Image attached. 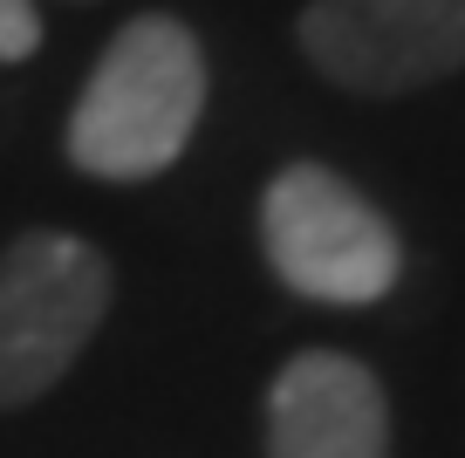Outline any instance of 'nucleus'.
<instances>
[{
    "mask_svg": "<svg viewBox=\"0 0 465 458\" xmlns=\"http://www.w3.org/2000/svg\"><path fill=\"white\" fill-rule=\"evenodd\" d=\"M261 246H267V267L294 294L329 301V308L383 301L397 287V267H404L397 226L349 178H335L329 164H288L267 185Z\"/></svg>",
    "mask_w": 465,
    "mask_h": 458,
    "instance_id": "2",
    "label": "nucleus"
},
{
    "mask_svg": "<svg viewBox=\"0 0 465 458\" xmlns=\"http://www.w3.org/2000/svg\"><path fill=\"white\" fill-rule=\"evenodd\" d=\"M267 458H391V403L356 356L308 349L267 390Z\"/></svg>",
    "mask_w": 465,
    "mask_h": 458,
    "instance_id": "5",
    "label": "nucleus"
},
{
    "mask_svg": "<svg viewBox=\"0 0 465 458\" xmlns=\"http://www.w3.org/2000/svg\"><path fill=\"white\" fill-rule=\"evenodd\" d=\"M110 315V260L75 233H21L0 254V411L69 376Z\"/></svg>",
    "mask_w": 465,
    "mask_h": 458,
    "instance_id": "3",
    "label": "nucleus"
},
{
    "mask_svg": "<svg viewBox=\"0 0 465 458\" xmlns=\"http://www.w3.org/2000/svg\"><path fill=\"white\" fill-rule=\"evenodd\" d=\"M205 110V55L199 35L172 15H137L103 48L69 116V158L75 172L131 185L178 164Z\"/></svg>",
    "mask_w": 465,
    "mask_h": 458,
    "instance_id": "1",
    "label": "nucleus"
},
{
    "mask_svg": "<svg viewBox=\"0 0 465 458\" xmlns=\"http://www.w3.org/2000/svg\"><path fill=\"white\" fill-rule=\"evenodd\" d=\"M35 42H42V15H35V0H0V62L35 55Z\"/></svg>",
    "mask_w": 465,
    "mask_h": 458,
    "instance_id": "6",
    "label": "nucleus"
},
{
    "mask_svg": "<svg viewBox=\"0 0 465 458\" xmlns=\"http://www.w3.org/2000/svg\"><path fill=\"white\" fill-rule=\"evenodd\" d=\"M302 48L356 96H404L465 69V0H308Z\"/></svg>",
    "mask_w": 465,
    "mask_h": 458,
    "instance_id": "4",
    "label": "nucleus"
}]
</instances>
